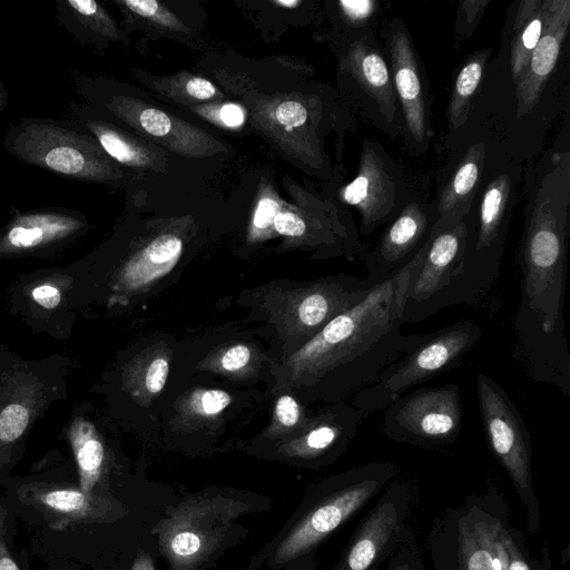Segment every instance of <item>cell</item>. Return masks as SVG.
Listing matches in <instances>:
<instances>
[{"instance_id":"obj_1","label":"cell","mask_w":570,"mask_h":570,"mask_svg":"<svg viewBox=\"0 0 570 570\" xmlns=\"http://www.w3.org/2000/svg\"><path fill=\"white\" fill-rule=\"evenodd\" d=\"M424 245L403 268L331 320L294 354L295 373L306 375L320 395L338 401L358 392L415 344L420 335H403L401 317L407 282Z\"/></svg>"},{"instance_id":"obj_2","label":"cell","mask_w":570,"mask_h":570,"mask_svg":"<svg viewBox=\"0 0 570 570\" xmlns=\"http://www.w3.org/2000/svg\"><path fill=\"white\" fill-rule=\"evenodd\" d=\"M523 230L517 253L521 301L517 315L560 343L564 335L567 250L570 233V155L551 151L527 183Z\"/></svg>"},{"instance_id":"obj_3","label":"cell","mask_w":570,"mask_h":570,"mask_svg":"<svg viewBox=\"0 0 570 570\" xmlns=\"http://www.w3.org/2000/svg\"><path fill=\"white\" fill-rule=\"evenodd\" d=\"M3 147L22 163L67 179L111 187L126 180L122 167L75 121L20 118L4 135Z\"/></svg>"},{"instance_id":"obj_4","label":"cell","mask_w":570,"mask_h":570,"mask_svg":"<svg viewBox=\"0 0 570 570\" xmlns=\"http://www.w3.org/2000/svg\"><path fill=\"white\" fill-rule=\"evenodd\" d=\"M515 175L498 173L482 189L476 217L469 212L468 237L461 272L442 302L476 304L497 282L514 203Z\"/></svg>"},{"instance_id":"obj_5","label":"cell","mask_w":570,"mask_h":570,"mask_svg":"<svg viewBox=\"0 0 570 570\" xmlns=\"http://www.w3.org/2000/svg\"><path fill=\"white\" fill-rule=\"evenodd\" d=\"M75 91L101 117L131 128L149 142L185 157H209L226 150L204 129L127 94L115 81L71 72Z\"/></svg>"},{"instance_id":"obj_6","label":"cell","mask_w":570,"mask_h":570,"mask_svg":"<svg viewBox=\"0 0 570 570\" xmlns=\"http://www.w3.org/2000/svg\"><path fill=\"white\" fill-rule=\"evenodd\" d=\"M481 336L480 326L471 320L420 335L372 384L356 392L354 406L368 414L385 410L411 387L456 367Z\"/></svg>"},{"instance_id":"obj_7","label":"cell","mask_w":570,"mask_h":570,"mask_svg":"<svg viewBox=\"0 0 570 570\" xmlns=\"http://www.w3.org/2000/svg\"><path fill=\"white\" fill-rule=\"evenodd\" d=\"M337 75L346 104L391 138L403 135V118L392 75L373 29L334 35Z\"/></svg>"},{"instance_id":"obj_8","label":"cell","mask_w":570,"mask_h":570,"mask_svg":"<svg viewBox=\"0 0 570 570\" xmlns=\"http://www.w3.org/2000/svg\"><path fill=\"white\" fill-rule=\"evenodd\" d=\"M480 416L490 451L511 479L527 508L531 532L539 528V507L532 487L531 443L527 424L502 386L487 374L476 377Z\"/></svg>"},{"instance_id":"obj_9","label":"cell","mask_w":570,"mask_h":570,"mask_svg":"<svg viewBox=\"0 0 570 570\" xmlns=\"http://www.w3.org/2000/svg\"><path fill=\"white\" fill-rule=\"evenodd\" d=\"M466 216L450 214L434 223L407 282L402 325L421 322L442 309V302L461 272L468 237Z\"/></svg>"},{"instance_id":"obj_10","label":"cell","mask_w":570,"mask_h":570,"mask_svg":"<svg viewBox=\"0 0 570 570\" xmlns=\"http://www.w3.org/2000/svg\"><path fill=\"white\" fill-rule=\"evenodd\" d=\"M399 470L394 462L375 461L341 475L337 488L282 542L275 560L284 562L315 546L362 509Z\"/></svg>"},{"instance_id":"obj_11","label":"cell","mask_w":570,"mask_h":570,"mask_svg":"<svg viewBox=\"0 0 570 570\" xmlns=\"http://www.w3.org/2000/svg\"><path fill=\"white\" fill-rule=\"evenodd\" d=\"M382 432L397 442L436 448L453 443L462 428L460 387H420L384 410Z\"/></svg>"},{"instance_id":"obj_12","label":"cell","mask_w":570,"mask_h":570,"mask_svg":"<svg viewBox=\"0 0 570 570\" xmlns=\"http://www.w3.org/2000/svg\"><path fill=\"white\" fill-rule=\"evenodd\" d=\"M340 203L360 214V232L367 236L391 223L413 198L401 168L375 139L362 141L357 174L341 187Z\"/></svg>"},{"instance_id":"obj_13","label":"cell","mask_w":570,"mask_h":570,"mask_svg":"<svg viewBox=\"0 0 570 570\" xmlns=\"http://www.w3.org/2000/svg\"><path fill=\"white\" fill-rule=\"evenodd\" d=\"M381 35L403 118L402 136L411 151L424 154L433 135L426 75L400 17L389 20Z\"/></svg>"},{"instance_id":"obj_14","label":"cell","mask_w":570,"mask_h":570,"mask_svg":"<svg viewBox=\"0 0 570 570\" xmlns=\"http://www.w3.org/2000/svg\"><path fill=\"white\" fill-rule=\"evenodd\" d=\"M257 116L267 131L277 138L294 140L297 156L315 173L330 177L327 157L321 149L317 129L322 122H338L337 106H325L320 97L281 96L257 106Z\"/></svg>"},{"instance_id":"obj_15","label":"cell","mask_w":570,"mask_h":570,"mask_svg":"<svg viewBox=\"0 0 570 570\" xmlns=\"http://www.w3.org/2000/svg\"><path fill=\"white\" fill-rule=\"evenodd\" d=\"M89 229L86 216L71 208L49 206L17 212L0 232V257L46 254Z\"/></svg>"},{"instance_id":"obj_16","label":"cell","mask_w":570,"mask_h":570,"mask_svg":"<svg viewBox=\"0 0 570 570\" xmlns=\"http://www.w3.org/2000/svg\"><path fill=\"white\" fill-rule=\"evenodd\" d=\"M438 220L431 204L412 198L364 256L367 277L384 282L403 268L426 243Z\"/></svg>"},{"instance_id":"obj_17","label":"cell","mask_w":570,"mask_h":570,"mask_svg":"<svg viewBox=\"0 0 570 570\" xmlns=\"http://www.w3.org/2000/svg\"><path fill=\"white\" fill-rule=\"evenodd\" d=\"M570 23V0H548L542 35L515 85L517 115L523 117L539 102L552 73Z\"/></svg>"},{"instance_id":"obj_18","label":"cell","mask_w":570,"mask_h":570,"mask_svg":"<svg viewBox=\"0 0 570 570\" xmlns=\"http://www.w3.org/2000/svg\"><path fill=\"white\" fill-rule=\"evenodd\" d=\"M69 111L75 117V122L86 129L121 167L154 171L165 169L167 156L160 147L129 134L85 104L71 102Z\"/></svg>"},{"instance_id":"obj_19","label":"cell","mask_w":570,"mask_h":570,"mask_svg":"<svg viewBox=\"0 0 570 570\" xmlns=\"http://www.w3.org/2000/svg\"><path fill=\"white\" fill-rule=\"evenodd\" d=\"M19 500L38 510L55 530L96 519L100 508L96 497L80 489L30 483L18 491Z\"/></svg>"},{"instance_id":"obj_20","label":"cell","mask_w":570,"mask_h":570,"mask_svg":"<svg viewBox=\"0 0 570 570\" xmlns=\"http://www.w3.org/2000/svg\"><path fill=\"white\" fill-rule=\"evenodd\" d=\"M56 20L75 40L99 51L112 42H126L125 32L108 10L95 0H57Z\"/></svg>"},{"instance_id":"obj_21","label":"cell","mask_w":570,"mask_h":570,"mask_svg":"<svg viewBox=\"0 0 570 570\" xmlns=\"http://www.w3.org/2000/svg\"><path fill=\"white\" fill-rule=\"evenodd\" d=\"M399 528L395 502L381 500L361 523L340 570H371L396 537Z\"/></svg>"},{"instance_id":"obj_22","label":"cell","mask_w":570,"mask_h":570,"mask_svg":"<svg viewBox=\"0 0 570 570\" xmlns=\"http://www.w3.org/2000/svg\"><path fill=\"white\" fill-rule=\"evenodd\" d=\"M485 145H471L454 168L451 177L431 203L436 217L450 214L465 217L479 193L485 163Z\"/></svg>"},{"instance_id":"obj_23","label":"cell","mask_w":570,"mask_h":570,"mask_svg":"<svg viewBox=\"0 0 570 570\" xmlns=\"http://www.w3.org/2000/svg\"><path fill=\"white\" fill-rule=\"evenodd\" d=\"M183 240L173 233H163L150 239L122 266L115 288L136 291L168 273L178 261Z\"/></svg>"},{"instance_id":"obj_24","label":"cell","mask_w":570,"mask_h":570,"mask_svg":"<svg viewBox=\"0 0 570 570\" xmlns=\"http://www.w3.org/2000/svg\"><path fill=\"white\" fill-rule=\"evenodd\" d=\"M548 0H522L518 3L511 30L509 66L517 85L542 35Z\"/></svg>"},{"instance_id":"obj_25","label":"cell","mask_w":570,"mask_h":570,"mask_svg":"<svg viewBox=\"0 0 570 570\" xmlns=\"http://www.w3.org/2000/svg\"><path fill=\"white\" fill-rule=\"evenodd\" d=\"M68 436L79 472L80 490L92 493L105 462V450L95 428L82 419L73 421Z\"/></svg>"},{"instance_id":"obj_26","label":"cell","mask_w":570,"mask_h":570,"mask_svg":"<svg viewBox=\"0 0 570 570\" xmlns=\"http://www.w3.org/2000/svg\"><path fill=\"white\" fill-rule=\"evenodd\" d=\"M489 56V49L472 53L456 73L446 110L448 126L451 131L465 124L471 99L481 83Z\"/></svg>"},{"instance_id":"obj_27","label":"cell","mask_w":570,"mask_h":570,"mask_svg":"<svg viewBox=\"0 0 570 570\" xmlns=\"http://www.w3.org/2000/svg\"><path fill=\"white\" fill-rule=\"evenodd\" d=\"M149 86L166 98L191 107L198 102H218L222 92L206 78L180 71L174 76L153 77Z\"/></svg>"},{"instance_id":"obj_28","label":"cell","mask_w":570,"mask_h":570,"mask_svg":"<svg viewBox=\"0 0 570 570\" xmlns=\"http://www.w3.org/2000/svg\"><path fill=\"white\" fill-rule=\"evenodd\" d=\"M125 17V24L147 23L159 32L186 35L187 26L165 4L156 0H115Z\"/></svg>"},{"instance_id":"obj_29","label":"cell","mask_w":570,"mask_h":570,"mask_svg":"<svg viewBox=\"0 0 570 570\" xmlns=\"http://www.w3.org/2000/svg\"><path fill=\"white\" fill-rule=\"evenodd\" d=\"M458 541L460 570H494L482 519L470 522L462 518Z\"/></svg>"},{"instance_id":"obj_30","label":"cell","mask_w":570,"mask_h":570,"mask_svg":"<svg viewBox=\"0 0 570 570\" xmlns=\"http://www.w3.org/2000/svg\"><path fill=\"white\" fill-rule=\"evenodd\" d=\"M338 31L335 35H351L373 29L381 10L375 0H340L335 2Z\"/></svg>"},{"instance_id":"obj_31","label":"cell","mask_w":570,"mask_h":570,"mask_svg":"<svg viewBox=\"0 0 570 570\" xmlns=\"http://www.w3.org/2000/svg\"><path fill=\"white\" fill-rule=\"evenodd\" d=\"M190 109L209 122L225 129L236 130L246 120V110L234 102H209L191 106Z\"/></svg>"},{"instance_id":"obj_32","label":"cell","mask_w":570,"mask_h":570,"mask_svg":"<svg viewBox=\"0 0 570 570\" xmlns=\"http://www.w3.org/2000/svg\"><path fill=\"white\" fill-rule=\"evenodd\" d=\"M31 411L24 402H12L0 412V444L9 445L26 431Z\"/></svg>"},{"instance_id":"obj_33","label":"cell","mask_w":570,"mask_h":570,"mask_svg":"<svg viewBox=\"0 0 570 570\" xmlns=\"http://www.w3.org/2000/svg\"><path fill=\"white\" fill-rule=\"evenodd\" d=\"M488 3V0L461 1L456 12L455 32L461 37H471Z\"/></svg>"},{"instance_id":"obj_34","label":"cell","mask_w":570,"mask_h":570,"mask_svg":"<svg viewBox=\"0 0 570 570\" xmlns=\"http://www.w3.org/2000/svg\"><path fill=\"white\" fill-rule=\"evenodd\" d=\"M230 403V395L222 390H209L202 393L194 403V409L204 415H215Z\"/></svg>"},{"instance_id":"obj_35","label":"cell","mask_w":570,"mask_h":570,"mask_svg":"<svg viewBox=\"0 0 570 570\" xmlns=\"http://www.w3.org/2000/svg\"><path fill=\"white\" fill-rule=\"evenodd\" d=\"M200 538L189 531L178 532L170 541V549L174 554L181 559L191 558L200 550Z\"/></svg>"},{"instance_id":"obj_36","label":"cell","mask_w":570,"mask_h":570,"mask_svg":"<svg viewBox=\"0 0 570 570\" xmlns=\"http://www.w3.org/2000/svg\"><path fill=\"white\" fill-rule=\"evenodd\" d=\"M498 532L505 549L508 570H531L515 541L500 523Z\"/></svg>"},{"instance_id":"obj_37","label":"cell","mask_w":570,"mask_h":570,"mask_svg":"<svg viewBox=\"0 0 570 570\" xmlns=\"http://www.w3.org/2000/svg\"><path fill=\"white\" fill-rule=\"evenodd\" d=\"M168 375V362L164 357L155 358L150 365L148 366V370L146 372L145 376V385L146 389L150 393H158L163 390L166 380Z\"/></svg>"},{"instance_id":"obj_38","label":"cell","mask_w":570,"mask_h":570,"mask_svg":"<svg viewBox=\"0 0 570 570\" xmlns=\"http://www.w3.org/2000/svg\"><path fill=\"white\" fill-rule=\"evenodd\" d=\"M250 358V350L247 345L237 344L229 347L222 356L220 364L226 371H237L244 367Z\"/></svg>"},{"instance_id":"obj_39","label":"cell","mask_w":570,"mask_h":570,"mask_svg":"<svg viewBox=\"0 0 570 570\" xmlns=\"http://www.w3.org/2000/svg\"><path fill=\"white\" fill-rule=\"evenodd\" d=\"M31 295L37 304L48 309L56 308L57 306H59L61 302L60 289L57 286L49 283H43L36 286L32 289Z\"/></svg>"},{"instance_id":"obj_40","label":"cell","mask_w":570,"mask_h":570,"mask_svg":"<svg viewBox=\"0 0 570 570\" xmlns=\"http://www.w3.org/2000/svg\"><path fill=\"white\" fill-rule=\"evenodd\" d=\"M276 416L285 426L295 425L299 419L298 403L289 395H284L276 403Z\"/></svg>"},{"instance_id":"obj_41","label":"cell","mask_w":570,"mask_h":570,"mask_svg":"<svg viewBox=\"0 0 570 570\" xmlns=\"http://www.w3.org/2000/svg\"><path fill=\"white\" fill-rule=\"evenodd\" d=\"M0 570H20L16 561L12 559L7 544L0 532Z\"/></svg>"},{"instance_id":"obj_42","label":"cell","mask_w":570,"mask_h":570,"mask_svg":"<svg viewBox=\"0 0 570 570\" xmlns=\"http://www.w3.org/2000/svg\"><path fill=\"white\" fill-rule=\"evenodd\" d=\"M131 570H155V568L150 557L147 554H142L136 559Z\"/></svg>"},{"instance_id":"obj_43","label":"cell","mask_w":570,"mask_h":570,"mask_svg":"<svg viewBox=\"0 0 570 570\" xmlns=\"http://www.w3.org/2000/svg\"><path fill=\"white\" fill-rule=\"evenodd\" d=\"M9 101V91L3 82L0 81V115L8 106Z\"/></svg>"},{"instance_id":"obj_44","label":"cell","mask_w":570,"mask_h":570,"mask_svg":"<svg viewBox=\"0 0 570 570\" xmlns=\"http://www.w3.org/2000/svg\"><path fill=\"white\" fill-rule=\"evenodd\" d=\"M273 3L277 4V6H281V7H284V8H289V9H294L298 6H301L303 2L302 1H297V0H289V1H286V0H275L273 1Z\"/></svg>"},{"instance_id":"obj_45","label":"cell","mask_w":570,"mask_h":570,"mask_svg":"<svg viewBox=\"0 0 570 570\" xmlns=\"http://www.w3.org/2000/svg\"><path fill=\"white\" fill-rule=\"evenodd\" d=\"M395 570H410V567L407 563H403L397 566Z\"/></svg>"}]
</instances>
